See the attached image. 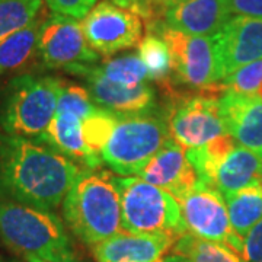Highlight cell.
Here are the masks:
<instances>
[{
  "label": "cell",
  "mask_w": 262,
  "mask_h": 262,
  "mask_svg": "<svg viewBox=\"0 0 262 262\" xmlns=\"http://www.w3.org/2000/svg\"><path fill=\"white\" fill-rule=\"evenodd\" d=\"M82 169L39 140L0 130V201L58 207Z\"/></svg>",
  "instance_id": "1"
},
{
  "label": "cell",
  "mask_w": 262,
  "mask_h": 262,
  "mask_svg": "<svg viewBox=\"0 0 262 262\" xmlns=\"http://www.w3.org/2000/svg\"><path fill=\"white\" fill-rule=\"evenodd\" d=\"M63 215L70 230L89 246L124 232L115 177L101 169H82L63 200Z\"/></svg>",
  "instance_id": "2"
},
{
  "label": "cell",
  "mask_w": 262,
  "mask_h": 262,
  "mask_svg": "<svg viewBox=\"0 0 262 262\" xmlns=\"http://www.w3.org/2000/svg\"><path fill=\"white\" fill-rule=\"evenodd\" d=\"M0 237L24 256L76 262L64 223L50 210L0 201Z\"/></svg>",
  "instance_id": "3"
},
{
  "label": "cell",
  "mask_w": 262,
  "mask_h": 262,
  "mask_svg": "<svg viewBox=\"0 0 262 262\" xmlns=\"http://www.w3.org/2000/svg\"><path fill=\"white\" fill-rule=\"evenodd\" d=\"M121 200V227L136 234L188 233L177 198L140 178H115Z\"/></svg>",
  "instance_id": "4"
},
{
  "label": "cell",
  "mask_w": 262,
  "mask_h": 262,
  "mask_svg": "<svg viewBox=\"0 0 262 262\" xmlns=\"http://www.w3.org/2000/svg\"><path fill=\"white\" fill-rule=\"evenodd\" d=\"M166 120L143 114H118L101 159L122 177L137 175L169 140Z\"/></svg>",
  "instance_id": "5"
},
{
  "label": "cell",
  "mask_w": 262,
  "mask_h": 262,
  "mask_svg": "<svg viewBox=\"0 0 262 262\" xmlns=\"http://www.w3.org/2000/svg\"><path fill=\"white\" fill-rule=\"evenodd\" d=\"M64 82L51 76L22 75L9 86L0 117L2 130L27 139L47 130Z\"/></svg>",
  "instance_id": "6"
},
{
  "label": "cell",
  "mask_w": 262,
  "mask_h": 262,
  "mask_svg": "<svg viewBox=\"0 0 262 262\" xmlns=\"http://www.w3.org/2000/svg\"><path fill=\"white\" fill-rule=\"evenodd\" d=\"M188 233L200 239L229 246L242 255L244 239L232 227L225 196L214 187L198 182L187 194L177 198Z\"/></svg>",
  "instance_id": "7"
},
{
  "label": "cell",
  "mask_w": 262,
  "mask_h": 262,
  "mask_svg": "<svg viewBox=\"0 0 262 262\" xmlns=\"http://www.w3.org/2000/svg\"><path fill=\"white\" fill-rule=\"evenodd\" d=\"M156 35L168 46L173 75L178 82L201 91L222 80L214 35H189L165 24L156 31Z\"/></svg>",
  "instance_id": "8"
},
{
  "label": "cell",
  "mask_w": 262,
  "mask_h": 262,
  "mask_svg": "<svg viewBox=\"0 0 262 262\" xmlns=\"http://www.w3.org/2000/svg\"><path fill=\"white\" fill-rule=\"evenodd\" d=\"M165 120L169 137L185 150L229 134L219 99L206 95L173 99Z\"/></svg>",
  "instance_id": "9"
},
{
  "label": "cell",
  "mask_w": 262,
  "mask_h": 262,
  "mask_svg": "<svg viewBox=\"0 0 262 262\" xmlns=\"http://www.w3.org/2000/svg\"><path fill=\"white\" fill-rule=\"evenodd\" d=\"M37 54L46 67L66 72L76 66L95 64L99 60L84 38L82 24L60 13H51L42 20Z\"/></svg>",
  "instance_id": "10"
},
{
  "label": "cell",
  "mask_w": 262,
  "mask_h": 262,
  "mask_svg": "<svg viewBox=\"0 0 262 262\" xmlns=\"http://www.w3.org/2000/svg\"><path fill=\"white\" fill-rule=\"evenodd\" d=\"M82 29L89 47L108 57L140 42L143 20L131 10L102 0L82 19Z\"/></svg>",
  "instance_id": "11"
},
{
  "label": "cell",
  "mask_w": 262,
  "mask_h": 262,
  "mask_svg": "<svg viewBox=\"0 0 262 262\" xmlns=\"http://www.w3.org/2000/svg\"><path fill=\"white\" fill-rule=\"evenodd\" d=\"M76 76H83L92 101L101 108L115 114L149 113L156 103V92L147 83L121 84L101 76L94 64H80L67 70Z\"/></svg>",
  "instance_id": "12"
},
{
  "label": "cell",
  "mask_w": 262,
  "mask_h": 262,
  "mask_svg": "<svg viewBox=\"0 0 262 262\" xmlns=\"http://www.w3.org/2000/svg\"><path fill=\"white\" fill-rule=\"evenodd\" d=\"M220 76L262 58V19L233 16L214 35Z\"/></svg>",
  "instance_id": "13"
},
{
  "label": "cell",
  "mask_w": 262,
  "mask_h": 262,
  "mask_svg": "<svg viewBox=\"0 0 262 262\" xmlns=\"http://www.w3.org/2000/svg\"><path fill=\"white\" fill-rule=\"evenodd\" d=\"M227 133L245 149L262 158V98L226 91L219 98Z\"/></svg>",
  "instance_id": "14"
},
{
  "label": "cell",
  "mask_w": 262,
  "mask_h": 262,
  "mask_svg": "<svg viewBox=\"0 0 262 262\" xmlns=\"http://www.w3.org/2000/svg\"><path fill=\"white\" fill-rule=\"evenodd\" d=\"M137 175L143 181L170 192L175 198L187 194L200 182L195 169L188 159L187 150L172 139Z\"/></svg>",
  "instance_id": "15"
},
{
  "label": "cell",
  "mask_w": 262,
  "mask_h": 262,
  "mask_svg": "<svg viewBox=\"0 0 262 262\" xmlns=\"http://www.w3.org/2000/svg\"><path fill=\"white\" fill-rule=\"evenodd\" d=\"M178 237L120 232L92 246L96 262H159Z\"/></svg>",
  "instance_id": "16"
},
{
  "label": "cell",
  "mask_w": 262,
  "mask_h": 262,
  "mask_svg": "<svg viewBox=\"0 0 262 262\" xmlns=\"http://www.w3.org/2000/svg\"><path fill=\"white\" fill-rule=\"evenodd\" d=\"M230 15L229 0H185L166 10L163 24L189 35L213 37Z\"/></svg>",
  "instance_id": "17"
},
{
  "label": "cell",
  "mask_w": 262,
  "mask_h": 262,
  "mask_svg": "<svg viewBox=\"0 0 262 262\" xmlns=\"http://www.w3.org/2000/svg\"><path fill=\"white\" fill-rule=\"evenodd\" d=\"M48 147L73 162H82L86 168H101V156L86 146L82 134V120L69 114H54L53 120L38 139Z\"/></svg>",
  "instance_id": "18"
},
{
  "label": "cell",
  "mask_w": 262,
  "mask_h": 262,
  "mask_svg": "<svg viewBox=\"0 0 262 262\" xmlns=\"http://www.w3.org/2000/svg\"><path fill=\"white\" fill-rule=\"evenodd\" d=\"M253 184H262V158L242 146H234L217 168L214 187L227 196Z\"/></svg>",
  "instance_id": "19"
},
{
  "label": "cell",
  "mask_w": 262,
  "mask_h": 262,
  "mask_svg": "<svg viewBox=\"0 0 262 262\" xmlns=\"http://www.w3.org/2000/svg\"><path fill=\"white\" fill-rule=\"evenodd\" d=\"M44 16H38L27 28L0 42V76L19 70L37 54L38 34Z\"/></svg>",
  "instance_id": "20"
},
{
  "label": "cell",
  "mask_w": 262,
  "mask_h": 262,
  "mask_svg": "<svg viewBox=\"0 0 262 262\" xmlns=\"http://www.w3.org/2000/svg\"><path fill=\"white\" fill-rule=\"evenodd\" d=\"M225 201L232 227L244 239L262 220V184H253L225 196Z\"/></svg>",
  "instance_id": "21"
},
{
  "label": "cell",
  "mask_w": 262,
  "mask_h": 262,
  "mask_svg": "<svg viewBox=\"0 0 262 262\" xmlns=\"http://www.w3.org/2000/svg\"><path fill=\"white\" fill-rule=\"evenodd\" d=\"M137 47L139 56L147 67L149 79L163 86L168 91V94L173 95V67L166 42L156 34H147L146 37L141 38Z\"/></svg>",
  "instance_id": "22"
},
{
  "label": "cell",
  "mask_w": 262,
  "mask_h": 262,
  "mask_svg": "<svg viewBox=\"0 0 262 262\" xmlns=\"http://www.w3.org/2000/svg\"><path fill=\"white\" fill-rule=\"evenodd\" d=\"M234 146H236V141L233 137L230 134H226V136L208 141L204 146L187 150L188 159L195 169L200 182L206 184L208 187H214L217 168L226 156L234 149Z\"/></svg>",
  "instance_id": "23"
},
{
  "label": "cell",
  "mask_w": 262,
  "mask_h": 262,
  "mask_svg": "<svg viewBox=\"0 0 262 262\" xmlns=\"http://www.w3.org/2000/svg\"><path fill=\"white\" fill-rule=\"evenodd\" d=\"M172 248L173 253L187 258L189 262H244L241 255L229 246L200 239L191 233L178 237Z\"/></svg>",
  "instance_id": "24"
},
{
  "label": "cell",
  "mask_w": 262,
  "mask_h": 262,
  "mask_svg": "<svg viewBox=\"0 0 262 262\" xmlns=\"http://www.w3.org/2000/svg\"><path fill=\"white\" fill-rule=\"evenodd\" d=\"M95 70L103 77L113 80L115 83L121 84H137L146 83L149 79L147 67L143 63L139 54L128 53L120 57H105Z\"/></svg>",
  "instance_id": "25"
},
{
  "label": "cell",
  "mask_w": 262,
  "mask_h": 262,
  "mask_svg": "<svg viewBox=\"0 0 262 262\" xmlns=\"http://www.w3.org/2000/svg\"><path fill=\"white\" fill-rule=\"evenodd\" d=\"M42 12V0H0V42L27 28Z\"/></svg>",
  "instance_id": "26"
},
{
  "label": "cell",
  "mask_w": 262,
  "mask_h": 262,
  "mask_svg": "<svg viewBox=\"0 0 262 262\" xmlns=\"http://www.w3.org/2000/svg\"><path fill=\"white\" fill-rule=\"evenodd\" d=\"M118 121V114L105 108H96L82 121V134L84 143L95 153H101L113 134Z\"/></svg>",
  "instance_id": "27"
},
{
  "label": "cell",
  "mask_w": 262,
  "mask_h": 262,
  "mask_svg": "<svg viewBox=\"0 0 262 262\" xmlns=\"http://www.w3.org/2000/svg\"><path fill=\"white\" fill-rule=\"evenodd\" d=\"M92 102V96L86 88H82L79 84L64 83L58 96L56 113L75 115L83 121L88 115H91L96 110Z\"/></svg>",
  "instance_id": "28"
},
{
  "label": "cell",
  "mask_w": 262,
  "mask_h": 262,
  "mask_svg": "<svg viewBox=\"0 0 262 262\" xmlns=\"http://www.w3.org/2000/svg\"><path fill=\"white\" fill-rule=\"evenodd\" d=\"M220 82L225 86L226 91H232L237 94L256 95L259 86L262 84V58L239 67Z\"/></svg>",
  "instance_id": "29"
},
{
  "label": "cell",
  "mask_w": 262,
  "mask_h": 262,
  "mask_svg": "<svg viewBox=\"0 0 262 262\" xmlns=\"http://www.w3.org/2000/svg\"><path fill=\"white\" fill-rule=\"evenodd\" d=\"M110 2L139 15L143 24L146 25L147 34H155L163 25L165 12L160 9L156 0H110Z\"/></svg>",
  "instance_id": "30"
},
{
  "label": "cell",
  "mask_w": 262,
  "mask_h": 262,
  "mask_svg": "<svg viewBox=\"0 0 262 262\" xmlns=\"http://www.w3.org/2000/svg\"><path fill=\"white\" fill-rule=\"evenodd\" d=\"M46 3L53 13L83 19L94 8L96 0H46Z\"/></svg>",
  "instance_id": "31"
},
{
  "label": "cell",
  "mask_w": 262,
  "mask_h": 262,
  "mask_svg": "<svg viewBox=\"0 0 262 262\" xmlns=\"http://www.w3.org/2000/svg\"><path fill=\"white\" fill-rule=\"evenodd\" d=\"M244 262H262V220L244 237Z\"/></svg>",
  "instance_id": "32"
},
{
  "label": "cell",
  "mask_w": 262,
  "mask_h": 262,
  "mask_svg": "<svg viewBox=\"0 0 262 262\" xmlns=\"http://www.w3.org/2000/svg\"><path fill=\"white\" fill-rule=\"evenodd\" d=\"M229 8L236 16L262 19V0H229Z\"/></svg>",
  "instance_id": "33"
},
{
  "label": "cell",
  "mask_w": 262,
  "mask_h": 262,
  "mask_svg": "<svg viewBox=\"0 0 262 262\" xmlns=\"http://www.w3.org/2000/svg\"><path fill=\"white\" fill-rule=\"evenodd\" d=\"M159 262H189L187 258L181 256V255H177V253H170V255H166L163 256Z\"/></svg>",
  "instance_id": "34"
},
{
  "label": "cell",
  "mask_w": 262,
  "mask_h": 262,
  "mask_svg": "<svg viewBox=\"0 0 262 262\" xmlns=\"http://www.w3.org/2000/svg\"><path fill=\"white\" fill-rule=\"evenodd\" d=\"M181 2H185V0H158V3H159V6L162 9L165 10V13H166V10L169 8H172V6H175V5H178Z\"/></svg>",
  "instance_id": "35"
},
{
  "label": "cell",
  "mask_w": 262,
  "mask_h": 262,
  "mask_svg": "<svg viewBox=\"0 0 262 262\" xmlns=\"http://www.w3.org/2000/svg\"><path fill=\"white\" fill-rule=\"evenodd\" d=\"M27 262H51L46 261V259H41V258H35V256H25Z\"/></svg>",
  "instance_id": "36"
},
{
  "label": "cell",
  "mask_w": 262,
  "mask_h": 262,
  "mask_svg": "<svg viewBox=\"0 0 262 262\" xmlns=\"http://www.w3.org/2000/svg\"><path fill=\"white\" fill-rule=\"evenodd\" d=\"M256 95H258V96H261V98H262V84H261V86H259V89H258V92H256Z\"/></svg>",
  "instance_id": "37"
},
{
  "label": "cell",
  "mask_w": 262,
  "mask_h": 262,
  "mask_svg": "<svg viewBox=\"0 0 262 262\" xmlns=\"http://www.w3.org/2000/svg\"><path fill=\"white\" fill-rule=\"evenodd\" d=\"M0 262H18V261H5V259H0Z\"/></svg>",
  "instance_id": "38"
}]
</instances>
